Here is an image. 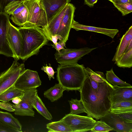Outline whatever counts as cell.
<instances>
[{
	"label": "cell",
	"mask_w": 132,
	"mask_h": 132,
	"mask_svg": "<svg viewBox=\"0 0 132 132\" xmlns=\"http://www.w3.org/2000/svg\"><path fill=\"white\" fill-rule=\"evenodd\" d=\"M114 88V86L106 80L98 82L97 90H94L86 73L79 90L80 100L88 116L98 120L110 111L112 104L111 94Z\"/></svg>",
	"instance_id": "obj_1"
},
{
	"label": "cell",
	"mask_w": 132,
	"mask_h": 132,
	"mask_svg": "<svg viewBox=\"0 0 132 132\" xmlns=\"http://www.w3.org/2000/svg\"><path fill=\"white\" fill-rule=\"evenodd\" d=\"M85 68L77 62L59 65L57 80L66 90H79L86 77Z\"/></svg>",
	"instance_id": "obj_2"
},
{
	"label": "cell",
	"mask_w": 132,
	"mask_h": 132,
	"mask_svg": "<svg viewBox=\"0 0 132 132\" xmlns=\"http://www.w3.org/2000/svg\"><path fill=\"white\" fill-rule=\"evenodd\" d=\"M18 28L23 39V48L20 58L25 61L38 54L40 49L47 44L48 39L41 27L31 26Z\"/></svg>",
	"instance_id": "obj_3"
},
{
	"label": "cell",
	"mask_w": 132,
	"mask_h": 132,
	"mask_svg": "<svg viewBox=\"0 0 132 132\" xmlns=\"http://www.w3.org/2000/svg\"><path fill=\"white\" fill-rule=\"evenodd\" d=\"M28 11L27 21L22 27L36 26L44 29L48 21L45 7L40 0H24Z\"/></svg>",
	"instance_id": "obj_4"
},
{
	"label": "cell",
	"mask_w": 132,
	"mask_h": 132,
	"mask_svg": "<svg viewBox=\"0 0 132 132\" xmlns=\"http://www.w3.org/2000/svg\"><path fill=\"white\" fill-rule=\"evenodd\" d=\"M60 121L71 128L72 132H82L91 130L95 126L96 120L90 116H83L69 114Z\"/></svg>",
	"instance_id": "obj_5"
},
{
	"label": "cell",
	"mask_w": 132,
	"mask_h": 132,
	"mask_svg": "<svg viewBox=\"0 0 132 132\" xmlns=\"http://www.w3.org/2000/svg\"><path fill=\"white\" fill-rule=\"evenodd\" d=\"M14 60L11 66L0 74V95L13 86L16 80L25 70L24 64Z\"/></svg>",
	"instance_id": "obj_6"
},
{
	"label": "cell",
	"mask_w": 132,
	"mask_h": 132,
	"mask_svg": "<svg viewBox=\"0 0 132 132\" xmlns=\"http://www.w3.org/2000/svg\"><path fill=\"white\" fill-rule=\"evenodd\" d=\"M97 48L85 47L78 49L64 48L57 51L54 54L55 57L60 64L77 63L83 56Z\"/></svg>",
	"instance_id": "obj_7"
},
{
	"label": "cell",
	"mask_w": 132,
	"mask_h": 132,
	"mask_svg": "<svg viewBox=\"0 0 132 132\" xmlns=\"http://www.w3.org/2000/svg\"><path fill=\"white\" fill-rule=\"evenodd\" d=\"M24 0L13 1L5 8L4 12L9 15L10 19L16 24L22 27L27 22L28 11L27 7L23 3Z\"/></svg>",
	"instance_id": "obj_8"
},
{
	"label": "cell",
	"mask_w": 132,
	"mask_h": 132,
	"mask_svg": "<svg viewBox=\"0 0 132 132\" xmlns=\"http://www.w3.org/2000/svg\"><path fill=\"white\" fill-rule=\"evenodd\" d=\"M37 93L36 88H34L24 91L22 101L18 105L13 104L7 102L15 109L14 114L18 116L34 117L35 112L32 105L33 101Z\"/></svg>",
	"instance_id": "obj_9"
},
{
	"label": "cell",
	"mask_w": 132,
	"mask_h": 132,
	"mask_svg": "<svg viewBox=\"0 0 132 132\" xmlns=\"http://www.w3.org/2000/svg\"><path fill=\"white\" fill-rule=\"evenodd\" d=\"M41 85L38 72L27 69L18 78L14 86L23 91L31 88H36Z\"/></svg>",
	"instance_id": "obj_10"
},
{
	"label": "cell",
	"mask_w": 132,
	"mask_h": 132,
	"mask_svg": "<svg viewBox=\"0 0 132 132\" xmlns=\"http://www.w3.org/2000/svg\"><path fill=\"white\" fill-rule=\"evenodd\" d=\"M9 15L5 12H0V54L13 57L15 56L6 38L7 28L10 22Z\"/></svg>",
	"instance_id": "obj_11"
},
{
	"label": "cell",
	"mask_w": 132,
	"mask_h": 132,
	"mask_svg": "<svg viewBox=\"0 0 132 132\" xmlns=\"http://www.w3.org/2000/svg\"><path fill=\"white\" fill-rule=\"evenodd\" d=\"M6 38L8 44L13 52L14 60L18 61L22 51L23 39L18 28L10 22L7 29Z\"/></svg>",
	"instance_id": "obj_12"
},
{
	"label": "cell",
	"mask_w": 132,
	"mask_h": 132,
	"mask_svg": "<svg viewBox=\"0 0 132 132\" xmlns=\"http://www.w3.org/2000/svg\"><path fill=\"white\" fill-rule=\"evenodd\" d=\"M76 8L71 3H68L64 15L61 21L56 35L61 36L62 41L65 43L68 40Z\"/></svg>",
	"instance_id": "obj_13"
},
{
	"label": "cell",
	"mask_w": 132,
	"mask_h": 132,
	"mask_svg": "<svg viewBox=\"0 0 132 132\" xmlns=\"http://www.w3.org/2000/svg\"><path fill=\"white\" fill-rule=\"evenodd\" d=\"M117 132H132V122H128L110 111L100 119Z\"/></svg>",
	"instance_id": "obj_14"
},
{
	"label": "cell",
	"mask_w": 132,
	"mask_h": 132,
	"mask_svg": "<svg viewBox=\"0 0 132 132\" xmlns=\"http://www.w3.org/2000/svg\"><path fill=\"white\" fill-rule=\"evenodd\" d=\"M67 4L62 7L49 20L46 27L44 29L41 28V30L48 40L51 41V36L56 35L67 9Z\"/></svg>",
	"instance_id": "obj_15"
},
{
	"label": "cell",
	"mask_w": 132,
	"mask_h": 132,
	"mask_svg": "<svg viewBox=\"0 0 132 132\" xmlns=\"http://www.w3.org/2000/svg\"><path fill=\"white\" fill-rule=\"evenodd\" d=\"M71 28L77 31L84 30L101 33L107 35L112 38H113L119 32V30L117 29H109L84 25L79 23L74 19L72 21Z\"/></svg>",
	"instance_id": "obj_16"
},
{
	"label": "cell",
	"mask_w": 132,
	"mask_h": 132,
	"mask_svg": "<svg viewBox=\"0 0 132 132\" xmlns=\"http://www.w3.org/2000/svg\"><path fill=\"white\" fill-rule=\"evenodd\" d=\"M46 12L48 22L49 20L63 6L71 0H40Z\"/></svg>",
	"instance_id": "obj_17"
},
{
	"label": "cell",
	"mask_w": 132,
	"mask_h": 132,
	"mask_svg": "<svg viewBox=\"0 0 132 132\" xmlns=\"http://www.w3.org/2000/svg\"><path fill=\"white\" fill-rule=\"evenodd\" d=\"M114 87L111 94L112 103L122 101H132V86Z\"/></svg>",
	"instance_id": "obj_18"
},
{
	"label": "cell",
	"mask_w": 132,
	"mask_h": 132,
	"mask_svg": "<svg viewBox=\"0 0 132 132\" xmlns=\"http://www.w3.org/2000/svg\"><path fill=\"white\" fill-rule=\"evenodd\" d=\"M0 122L16 132H22V125L10 113L0 111Z\"/></svg>",
	"instance_id": "obj_19"
},
{
	"label": "cell",
	"mask_w": 132,
	"mask_h": 132,
	"mask_svg": "<svg viewBox=\"0 0 132 132\" xmlns=\"http://www.w3.org/2000/svg\"><path fill=\"white\" fill-rule=\"evenodd\" d=\"M132 39V26H131L120 39V43L117 47L116 52L112 59L116 61L125 52L130 41Z\"/></svg>",
	"instance_id": "obj_20"
},
{
	"label": "cell",
	"mask_w": 132,
	"mask_h": 132,
	"mask_svg": "<svg viewBox=\"0 0 132 132\" xmlns=\"http://www.w3.org/2000/svg\"><path fill=\"white\" fill-rule=\"evenodd\" d=\"M65 89L59 83L56 84L53 87L44 92V96L51 102L57 101L63 95Z\"/></svg>",
	"instance_id": "obj_21"
},
{
	"label": "cell",
	"mask_w": 132,
	"mask_h": 132,
	"mask_svg": "<svg viewBox=\"0 0 132 132\" xmlns=\"http://www.w3.org/2000/svg\"><path fill=\"white\" fill-rule=\"evenodd\" d=\"M24 93V91L18 89L13 86L0 95V101L7 102L16 97L22 99Z\"/></svg>",
	"instance_id": "obj_22"
},
{
	"label": "cell",
	"mask_w": 132,
	"mask_h": 132,
	"mask_svg": "<svg viewBox=\"0 0 132 132\" xmlns=\"http://www.w3.org/2000/svg\"><path fill=\"white\" fill-rule=\"evenodd\" d=\"M32 105L33 108L35 109L39 113L47 119L51 120L52 119L51 114L45 106L37 93L33 101Z\"/></svg>",
	"instance_id": "obj_23"
},
{
	"label": "cell",
	"mask_w": 132,
	"mask_h": 132,
	"mask_svg": "<svg viewBox=\"0 0 132 132\" xmlns=\"http://www.w3.org/2000/svg\"><path fill=\"white\" fill-rule=\"evenodd\" d=\"M110 111L114 114L132 111V101L112 103Z\"/></svg>",
	"instance_id": "obj_24"
},
{
	"label": "cell",
	"mask_w": 132,
	"mask_h": 132,
	"mask_svg": "<svg viewBox=\"0 0 132 132\" xmlns=\"http://www.w3.org/2000/svg\"><path fill=\"white\" fill-rule=\"evenodd\" d=\"M46 127L49 132H72L69 127L60 120L47 124Z\"/></svg>",
	"instance_id": "obj_25"
},
{
	"label": "cell",
	"mask_w": 132,
	"mask_h": 132,
	"mask_svg": "<svg viewBox=\"0 0 132 132\" xmlns=\"http://www.w3.org/2000/svg\"><path fill=\"white\" fill-rule=\"evenodd\" d=\"M106 80L114 86H118L122 87L132 86L130 84L118 77L114 73L112 68L110 71H106Z\"/></svg>",
	"instance_id": "obj_26"
},
{
	"label": "cell",
	"mask_w": 132,
	"mask_h": 132,
	"mask_svg": "<svg viewBox=\"0 0 132 132\" xmlns=\"http://www.w3.org/2000/svg\"><path fill=\"white\" fill-rule=\"evenodd\" d=\"M118 67L130 68L132 67V48L124 53L115 62Z\"/></svg>",
	"instance_id": "obj_27"
},
{
	"label": "cell",
	"mask_w": 132,
	"mask_h": 132,
	"mask_svg": "<svg viewBox=\"0 0 132 132\" xmlns=\"http://www.w3.org/2000/svg\"><path fill=\"white\" fill-rule=\"evenodd\" d=\"M70 105V112L69 114L78 115L83 113H87L85 109L80 100L72 98L68 101Z\"/></svg>",
	"instance_id": "obj_28"
},
{
	"label": "cell",
	"mask_w": 132,
	"mask_h": 132,
	"mask_svg": "<svg viewBox=\"0 0 132 132\" xmlns=\"http://www.w3.org/2000/svg\"><path fill=\"white\" fill-rule=\"evenodd\" d=\"M85 72L92 79L98 82H103L106 80L105 79L104 73L102 72H94L88 67L85 68Z\"/></svg>",
	"instance_id": "obj_29"
},
{
	"label": "cell",
	"mask_w": 132,
	"mask_h": 132,
	"mask_svg": "<svg viewBox=\"0 0 132 132\" xmlns=\"http://www.w3.org/2000/svg\"><path fill=\"white\" fill-rule=\"evenodd\" d=\"M112 130H114L113 128L104 121L100 120L96 121L95 126L90 131L92 132H107Z\"/></svg>",
	"instance_id": "obj_30"
},
{
	"label": "cell",
	"mask_w": 132,
	"mask_h": 132,
	"mask_svg": "<svg viewBox=\"0 0 132 132\" xmlns=\"http://www.w3.org/2000/svg\"><path fill=\"white\" fill-rule=\"evenodd\" d=\"M113 5L124 16L132 12V2L122 3L113 4Z\"/></svg>",
	"instance_id": "obj_31"
},
{
	"label": "cell",
	"mask_w": 132,
	"mask_h": 132,
	"mask_svg": "<svg viewBox=\"0 0 132 132\" xmlns=\"http://www.w3.org/2000/svg\"><path fill=\"white\" fill-rule=\"evenodd\" d=\"M49 64V66L46 64V66H43L41 68V70L46 73L48 76L49 80H50L51 78L54 79V75L55 72L51 67V65L50 64Z\"/></svg>",
	"instance_id": "obj_32"
},
{
	"label": "cell",
	"mask_w": 132,
	"mask_h": 132,
	"mask_svg": "<svg viewBox=\"0 0 132 132\" xmlns=\"http://www.w3.org/2000/svg\"><path fill=\"white\" fill-rule=\"evenodd\" d=\"M126 121L132 122V111L115 114Z\"/></svg>",
	"instance_id": "obj_33"
},
{
	"label": "cell",
	"mask_w": 132,
	"mask_h": 132,
	"mask_svg": "<svg viewBox=\"0 0 132 132\" xmlns=\"http://www.w3.org/2000/svg\"><path fill=\"white\" fill-rule=\"evenodd\" d=\"M0 108L11 112L15 111V109L7 102H0Z\"/></svg>",
	"instance_id": "obj_34"
},
{
	"label": "cell",
	"mask_w": 132,
	"mask_h": 132,
	"mask_svg": "<svg viewBox=\"0 0 132 132\" xmlns=\"http://www.w3.org/2000/svg\"><path fill=\"white\" fill-rule=\"evenodd\" d=\"M22 0H0V10L1 12H4L5 7L10 3L13 1H21Z\"/></svg>",
	"instance_id": "obj_35"
},
{
	"label": "cell",
	"mask_w": 132,
	"mask_h": 132,
	"mask_svg": "<svg viewBox=\"0 0 132 132\" xmlns=\"http://www.w3.org/2000/svg\"><path fill=\"white\" fill-rule=\"evenodd\" d=\"M53 47L55 48L57 51L59 52L61 50H63L65 47V43L63 41L60 40L55 44H53L52 45Z\"/></svg>",
	"instance_id": "obj_36"
},
{
	"label": "cell",
	"mask_w": 132,
	"mask_h": 132,
	"mask_svg": "<svg viewBox=\"0 0 132 132\" xmlns=\"http://www.w3.org/2000/svg\"><path fill=\"white\" fill-rule=\"evenodd\" d=\"M16 132V131L0 122V132Z\"/></svg>",
	"instance_id": "obj_37"
},
{
	"label": "cell",
	"mask_w": 132,
	"mask_h": 132,
	"mask_svg": "<svg viewBox=\"0 0 132 132\" xmlns=\"http://www.w3.org/2000/svg\"><path fill=\"white\" fill-rule=\"evenodd\" d=\"M87 74L88 75L91 85L92 87L94 90L95 91H97L98 88L99 82L94 80L88 74Z\"/></svg>",
	"instance_id": "obj_38"
},
{
	"label": "cell",
	"mask_w": 132,
	"mask_h": 132,
	"mask_svg": "<svg viewBox=\"0 0 132 132\" xmlns=\"http://www.w3.org/2000/svg\"><path fill=\"white\" fill-rule=\"evenodd\" d=\"M58 39H59L60 40L62 41V38L60 35L56 34L51 36V41H52L53 44H56L57 43Z\"/></svg>",
	"instance_id": "obj_39"
},
{
	"label": "cell",
	"mask_w": 132,
	"mask_h": 132,
	"mask_svg": "<svg viewBox=\"0 0 132 132\" xmlns=\"http://www.w3.org/2000/svg\"><path fill=\"white\" fill-rule=\"evenodd\" d=\"M84 4H86L90 7H93L96 3L97 0H84Z\"/></svg>",
	"instance_id": "obj_40"
},
{
	"label": "cell",
	"mask_w": 132,
	"mask_h": 132,
	"mask_svg": "<svg viewBox=\"0 0 132 132\" xmlns=\"http://www.w3.org/2000/svg\"><path fill=\"white\" fill-rule=\"evenodd\" d=\"M12 102L15 105H18L22 101V99L19 97H16L13 99Z\"/></svg>",
	"instance_id": "obj_41"
},
{
	"label": "cell",
	"mask_w": 132,
	"mask_h": 132,
	"mask_svg": "<svg viewBox=\"0 0 132 132\" xmlns=\"http://www.w3.org/2000/svg\"><path fill=\"white\" fill-rule=\"evenodd\" d=\"M114 4H122L132 2V0H114Z\"/></svg>",
	"instance_id": "obj_42"
},
{
	"label": "cell",
	"mask_w": 132,
	"mask_h": 132,
	"mask_svg": "<svg viewBox=\"0 0 132 132\" xmlns=\"http://www.w3.org/2000/svg\"><path fill=\"white\" fill-rule=\"evenodd\" d=\"M131 48H132V39L131 40L128 44L125 51V53L128 52Z\"/></svg>",
	"instance_id": "obj_43"
},
{
	"label": "cell",
	"mask_w": 132,
	"mask_h": 132,
	"mask_svg": "<svg viewBox=\"0 0 132 132\" xmlns=\"http://www.w3.org/2000/svg\"><path fill=\"white\" fill-rule=\"evenodd\" d=\"M109 1H110L112 3H113V4L114 3V0H108Z\"/></svg>",
	"instance_id": "obj_44"
}]
</instances>
